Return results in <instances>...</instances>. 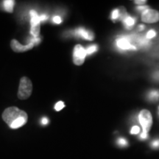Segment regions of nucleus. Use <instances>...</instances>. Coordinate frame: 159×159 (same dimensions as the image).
Here are the masks:
<instances>
[{
  "mask_svg": "<svg viewBox=\"0 0 159 159\" xmlns=\"http://www.w3.org/2000/svg\"><path fill=\"white\" fill-rule=\"evenodd\" d=\"M53 21H54L55 23L56 24H61V21H62V19H61V18L60 16H55L53 18Z\"/></svg>",
  "mask_w": 159,
  "mask_h": 159,
  "instance_id": "nucleus-19",
  "label": "nucleus"
},
{
  "mask_svg": "<svg viewBox=\"0 0 159 159\" xmlns=\"http://www.w3.org/2000/svg\"><path fill=\"white\" fill-rule=\"evenodd\" d=\"M120 16V11L118 9H115L114 11L112 12V14H111V18H112L113 20L117 19Z\"/></svg>",
  "mask_w": 159,
  "mask_h": 159,
  "instance_id": "nucleus-14",
  "label": "nucleus"
},
{
  "mask_svg": "<svg viewBox=\"0 0 159 159\" xmlns=\"http://www.w3.org/2000/svg\"><path fill=\"white\" fill-rule=\"evenodd\" d=\"M64 107H65V105H64V104H63V102H61V101H60V102L56 103V105H55V109L57 111H61V109H63V108H64Z\"/></svg>",
  "mask_w": 159,
  "mask_h": 159,
  "instance_id": "nucleus-15",
  "label": "nucleus"
},
{
  "mask_svg": "<svg viewBox=\"0 0 159 159\" xmlns=\"http://www.w3.org/2000/svg\"><path fill=\"white\" fill-rule=\"evenodd\" d=\"M41 123H42V125H47V123H48V119L46 118V117H43V118L42 119V120H41Z\"/></svg>",
  "mask_w": 159,
  "mask_h": 159,
  "instance_id": "nucleus-23",
  "label": "nucleus"
},
{
  "mask_svg": "<svg viewBox=\"0 0 159 159\" xmlns=\"http://www.w3.org/2000/svg\"><path fill=\"white\" fill-rule=\"evenodd\" d=\"M139 131H140V128H139L138 126H134L131 129V134H138L139 133Z\"/></svg>",
  "mask_w": 159,
  "mask_h": 159,
  "instance_id": "nucleus-17",
  "label": "nucleus"
},
{
  "mask_svg": "<svg viewBox=\"0 0 159 159\" xmlns=\"http://www.w3.org/2000/svg\"><path fill=\"white\" fill-rule=\"evenodd\" d=\"M148 99L151 101H157L159 99V91H152L148 94Z\"/></svg>",
  "mask_w": 159,
  "mask_h": 159,
  "instance_id": "nucleus-11",
  "label": "nucleus"
},
{
  "mask_svg": "<svg viewBox=\"0 0 159 159\" xmlns=\"http://www.w3.org/2000/svg\"><path fill=\"white\" fill-rule=\"evenodd\" d=\"M85 50H86L87 55H91L97 50V45L90 46V47H89L88 48L85 49Z\"/></svg>",
  "mask_w": 159,
  "mask_h": 159,
  "instance_id": "nucleus-13",
  "label": "nucleus"
},
{
  "mask_svg": "<svg viewBox=\"0 0 159 159\" xmlns=\"http://www.w3.org/2000/svg\"><path fill=\"white\" fill-rule=\"evenodd\" d=\"M35 43L33 42V41H30L28 44L27 45H22L21 44L19 41H16V40L13 39L12 40L11 42V47L13 51L16 52H26L27 50H30L34 47Z\"/></svg>",
  "mask_w": 159,
  "mask_h": 159,
  "instance_id": "nucleus-7",
  "label": "nucleus"
},
{
  "mask_svg": "<svg viewBox=\"0 0 159 159\" xmlns=\"http://www.w3.org/2000/svg\"><path fill=\"white\" fill-rule=\"evenodd\" d=\"M15 2L13 0H5L3 2L4 8L8 13H12L13 11V7H14Z\"/></svg>",
  "mask_w": 159,
  "mask_h": 159,
  "instance_id": "nucleus-10",
  "label": "nucleus"
},
{
  "mask_svg": "<svg viewBox=\"0 0 159 159\" xmlns=\"http://www.w3.org/2000/svg\"><path fill=\"white\" fill-rule=\"evenodd\" d=\"M123 21H124V23L125 24V25L128 27H132V26L135 24L134 19H133V18L130 16H126L123 19Z\"/></svg>",
  "mask_w": 159,
  "mask_h": 159,
  "instance_id": "nucleus-12",
  "label": "nucleus"
},
{
  "mask_svg": "<svg viewBox=\"0 0 159 159\" xmlns=\"http://www.w3.org/2000/svg\"><path fill=\"white\" fill-rule=\"evenodd\" d=\"M134 2L137 4V5H144V4L147 2V1L146 0H136Z\"/></svg>",
  "mask_w": 159,
  "mask_h": 159,
  "instance_id": "nucleus-22",
  "label": "nucleus"
},
{
  "mask_svg": "<svg viewBox=\"0 0 159 159\" xmlns=\"http://www.w3.org/2000/svg\"><path fill=\"white\" fill-rule=\"evenodd\" d=\"M142 20L145 23H156L159 21V12L156 10L148 9L144 11L142 15Z\"/></svg>",
  "mask_w": 159,
  "mask_h": 159,
  "instance_id": "nucleus-6",
  "label": "nucleus"
},
{
  "mask_svg": "<svg viewBox=\"0 0 159 159\" xmlns=\"http://www.w3.org/2000/svg\"><path fill=\"white\" fill-rule=\"evenodd\" d=\"M139 122L142 126V133L148 134L152 125V118L150 112L146 109L141 111L140 114L139 115Z\"/></svg>",
  "mask_w": 159,
  "mask_h": 159,
  "instance_id": "nucleus-3",
  "label": "nucleus"
},
{
  "mask_svg": "<svg viewBox=\"0 0 159 159\" xmlns=\"http://www.w3.org/2000/svg\"><path fill=\"white\" fill-rule=\"evenodd\" d=\"M152 147L154 148H157L159 147V139H157V140H155L152 142Z\"/></svg>",
  "mask_w": 159,
  "mask_h": 159,
  "instance_id": "nucleus-20",
  "label": "nucleus"
},
{
  "mask_svg": "<svg viewBox=\"0 0 159 159\" xmlns=\"http://www.w3.org/2000/svg\"><path fill=\"white\" fill-rule=\"evenodd\" d=\"M156 35V33L155 32V30H151L148 33V34H147L146 37L148 39H152V38H154L155 36Z\"/></svg>",
  "mask_w": 159,
  "mask_h": 159,
  "instance_id": "nucleus-16",
  "label": "nucleus"
},
{
  "mask_svg": "<svg viewBox=\"0 0 159 159\" xmlns=\"http://www.w3.org/2000/svg\"><path fill=\"white\" fill-rule=\"evenodd\" d=\"M2 119L10 128L17 129L27 123L28 116L25 111L20 110L16 107H10L4 111Z\"/></svg>",
  "mask_w": 159,
  "mask_h": 159,
  "instance_id": "nucleus-1",
  "label": "nucleus"
},
{
  "mask_svg": "<svg viewBox=\"0 0 159 159\" xmlns=\"http://www.w3.org/2000/svg\"><path fill=\"white\" fill-rule=\"evenodd\" d=\"M154 78H155V80H158L159 81V71H156V72L155 73Z\"/></svg>",
  "mask_w": 159,
  "mask_h": 159,
  "instance_id": "nucleus-24",
  "label": "nucleus"
},
{
  "mask_svg": "<svg viewBox=\"0 0 159 159\" xmlns=\"http://www.w3.org/2000/svg\"><path fill=\"white\" fill-rule=\"evenodd\" d=\"M116 45L121 49H136V47L132 45L129 41V40L126 38H121L116 41Z\"/></svg>",
  "mask_w": 159,
  "mask_h": 159,
  "instance_id": "nucleus-8",
  "label": "nucleus"
},
{
  "mask_svg": "<svg viewBox=\"0 0 159 159\" xmlns=\"http://www.w3.org/2000/svg\"><path fill=\"white\" fill-rule=\"evenodd\" d=\"M118 144L121 146H126L128 144V142L125 139H119L118 140Z\"/></svg>",
  "mask_w": 159,
  "mask_h": 159,
  "instance_id": "nucleus-18",
  "label": "nucleus"
},
{
  "mask_svg": "<svg viewBox=\"0 0 159 159\" xmlns=\"http://www.w3.org/2000/svg\"><path fill=\"white\" fill-rule=\"evenodd\" d=\"M76 33L77 34H78L80 36L83 38V39H85L90 40V41L94 39V35H93V33H91V32L86 31L83 28H79L76 31Z\"/></svg>",
  "mask_w": 159,
  "mask_h": 159,
  "instance_id": "nucleus-9",
  "label": "nucleus"
},
{
  "mask_svg": "<svg viewBox=\"0 0 159 159\" xmlns=\"http://www.w3.org/2000/svg\"><path fill=\"white\" fill-rule=\"evenodd\" d=\"M30 24H31V30L30 33L33 35L34 38H38L40 33V22L41 20L39 15L35 11H30Z\"/></svg>",
  "mask_w": 159,
  "mask_h": 159,
  "instance_id": "nucleus-5",
  "label": "nucleus"
},
{
  "mask_svg": "<svg viewBox=\"0 0 159 159\" xmlns=\"http://www.w3.org/2000/svg\"><path fill=\"white\" fill-rule=\"evenodd\" d=\"M86 50L81 45L77 44L75 46L73 54V61L75 65L81 66L84 63L85 56H86Z\"/></svg>",
  "mask_w": 159,
  "mask_h": 159,
  "instance_id": "nucleus-4",
  "label": "nucleus"
},
{
  "mask_svg": "<svg viewBox=\"0 0 159 159\" xmlns=\"http://www.w3.org/2000/svg\"><path fill=\"white\" fill-rule=\"evenodd\" d=\"M33 91V84L28 77H24L20 80L17 96L20 99H28Z\"/></svg>",
  "mask_w": 159,
  "mask_h": 159,
  "instance_id": "nucleus-2",
  "label": "nucleus"
},
{
  "mask_svg": "<svg viewBox=\"0 0 159 159\" xmlns=\"http://www.w3.org/2000/svg\"><path fill=\"white\" fill-rule=\"evenodd\" d=\"M39 18H40V20H41V21H45V20L47 19V16L46 15H41V16H39Z\"/></svg>",
  "mask_w": 159,
  "mask_h": 159,
  "instance_id": "nucleus-25",
  "label": "nucleus"
},
{
  "mask_svg": "<svg viewBox=\"0 0 159 159\" xmlns=\"http://www.w3.org/2000/svg\"><path fill=\"white\" fill-rule=\"evenodd\" d=\"M139 27H139V29H140L141 30H144V26H143V25H141V26H139Z\"/></svg>",
  "mask_w": 159,
  "mask_h": 159,
  "instance_id": "nucleus-26",
  "label": "nucleus"
},
{
  "mask_svg": "<svg viewBox=\"0 0 159 159\" xmlns=\"http://www.w3.org/2000/svg\"><path fill=\"white\" fill-rule=\"evenodd\" d=\"M137 10H139V11H147V10L150 9V7H148V6H139V7H138L136 8Z\"/></svg>",
  "mask_w": 159,
  "mask_h": 159,
  "instance_id": "nucleus-21",
  "label": "nucleus"
}]
</instances>
